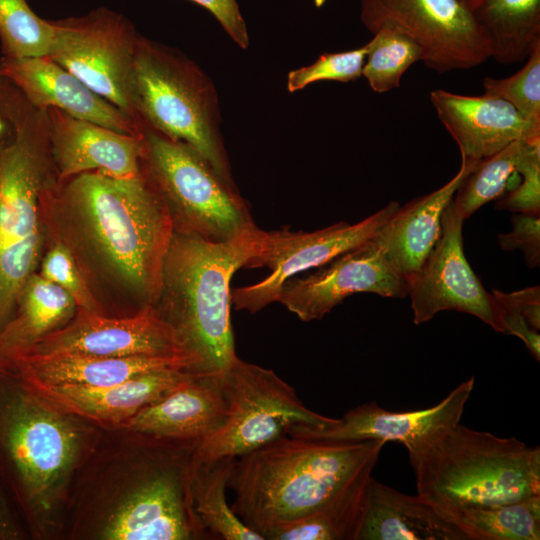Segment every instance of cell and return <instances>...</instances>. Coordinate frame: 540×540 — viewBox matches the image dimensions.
<instances>
[{"label": "cell", "mask_w": 540, "mask_h": 540, "mask_svg": "<svg viewBox=\"0 0 540 540\" xmlns=\"http://www.w3.org/2000/svg\"><path fill=\"white\" fill-rule=\"evenodd\" d=\"M15 536V530L8 517L4 501L0 496V539H8Z\"/></svg>", "instance_id": "obj_42"}, {"label": "cell", "mask_w": 540, "mask_h": 540, "mask_svg": "<svg viewBox=\"0 0 540 540\" xmlns=\"http://www.w3.org/2000/svg\"><path fill=\"white\" fill-rule=\"evenodd\" d=\"M435 507L466 540L540 539V495L507 504Z\"/></svg>", "instance_id": "obj_28"}, {"label": "cell", "mask_w": 540, "mask_h": 540, "mask_svg": "<svg viewBox=\"0 0 540 540\" xmlns=\"http://www.w3.org/2000/svg\"><path fill=\"white\" fill-rule=\"evenodd\" d=\"M168 369L202 372L197 359L187 353L128 357L13 354L0 358V371L22 380L50 385L104 387Z\"/></svg>", "instance_id": "obj_20"}, {"label": "cell", "mask_w": 540, "mask_h": 540, "mask_svg": "<svg viewBox=\"0 0 540 540\" xmlns=\"http://www.w3.org/2000/svg\"><path fill=\"white\" fill-rule=\"evenodd\" d=\"M130 98L140 128L145 126L188 144L224 181L236 187L220 129L215 87L193 61L139 35Z\"/></svg>", "instance_id": "obj_5"}, {"label": "cell", "mask_w": 540, "mask_h": 540, "mask_svg": "<svg viewBox=\"0 0 540 540\" xmlns=\"http://www.w3.org/2000/svg\"><path fill=\"white\" fill-rule=\"evenodd\" d=\"M384 445L381 440L279 438L234 460L227 482L234 492L231 509L263 537L367 481Z\"/></svg>", "instance_id": "obj_2"}, {"label": "cell", "mask_w": 540, "mask_h": 540, "mask_svg": "<svg viewBox=\"0 0 540 540\" xmlns=\"http://www.w3.org/2000/svg\"><path fill=\"white\" fill-rule=\"evenodd\" d=\"M62 353L104 357L190 354L154 307L121 317L77 308L73 318L64 326L4 357Z\"/></svg>", "instance_id": "obj_16"}, {"label": "cell", "mask_w": 540, "mask_h": 540, "mask_svg": "<svg viewBox=\"0 0 540 540\" xmlns=\"http://www.w3.org/2000/svg\"><path fill=\"white\" fill-rule=\"evenodd\" d=\"M475 377L461 382L436 405L413 411H390L375 401L348 410L324 427L296 425L288 435L328 441L398 442L414 454L460 423Z\"/></svg>", "instance_id": "obj_17"}, {"label": "cell", "mask_w": 540, "mask_h": 540, "mask_svg": "<svg viewBox=\"0 0 540 540\" xmlns=\"http://www.w3.org/2000/svg\"><path fill=\"white\" fill-rule=\"evenodd\" d=\"M430 102L466 159L481 161L516 140L540 138V125L496 97L435 89L430 92Z\"/></svg>", "instance_id": "obj_22"}, {"label": "cell", "mask_w": 540, "mask_h": 540, "mask_svg": "<svg viewBox=\"0 0 540 540\" xmlns=\"http://www.w3.org/2000/svg\"><path fill=\"white\" fill-rule=\"evenodd\" d=\"M374 236V235H373ZM373 236L305 277L286 281L277 302L300 320H320L345 298L361 292L382 297L407 295L405 277L395 268Z\"/></svg>", "instance_id": "obj_15"}, {"label": "cell", "mask_w": 540, "mask_h": 540, "mask_svg": "<svg viewBox=\"0 0 540 540\" xmlns=\"http://www.w3.org/2000/svg\"><path fill=\"white\" fill-rule=\"evenodd\" d=\"M357 540H466L420 495H407L371 476Z\"/></svg>", "instance_id": "obj_25"}, {"label": "cell", "mask_w": 540, "mask_h": 540, "mask_svg": "<svg viewBox=\"0 0 540 540\" xmlns=\"http://www.w3.org/2000/svg\"><path fill=\"white\" fill-rule=\"evenodd\" d=\"M51 23L54 39L47 56L138 125L130 98L140 35L133 25L121 14L106 8Z\"/></svg>", "instance_id": "obj_12"}, {"label": "cell", "mask_w": 540, "mask_h": 540, "mask_svg": "<svg viewBox=\"0 0 540 540\" xmlns=\"http://www.w3.org/2000/svg\"><path fill=\"white\" fill-rule=\"evenodd\" d=\"M258 227L236 239L212 242L173 233L154 306L205 373L224 371L238 356L231 323L233 274L259 247Z\"/></svg>", "instance_id": "obj_3"}, {"label": "cell", "mask_w": 540, "mask_h": 540, "mask_svg": "<svg viewBox=\"0 0 540 540\" xmlns=\"http://www.w3.org/2000/svg\"><path fill=\"white\" fill-rule=\"evenodd\" d=\"M469 8L499 63L521 62L540 43V0H475Z\"/></svg>", "instance_id": "obj_27"}, {"label": "cell", "mask_w": 540, "mask_h": 540, "mask_svg": "<svg viewBox=\"0 0 540 540\" xmlns=\"http://www.w3.org/2000/svg\"><path fill=\"white\" fill-rule=\"evenodd\" d=\"M228 414L222 427L199 442L194 459L238 458L287 436L296 425L324 427L338 418L306 407L272 369L237 357L221 372Z\"/></svg>", "instance_id": "obj_8"}, {"label": "cell", "mask_w": 540, "mask_h": 540, "mask_svg": "<svg viewBox=\"0 0 540 540\" xmlns=\"http://www.w3.org/2000/svg\"><path fill=\"white\" fill-rule=\"evenodd\" d=\"M369 480L321 510L270 528L264 540H357Z\"/></svg>", "instance_id": "obj_30"}, {"label": "cell", "mask_w": 540, "mask_h": 540, "mask_svg": "<svg viewBox=\"0 0 540 540\" xmlns=\"http://www.w3.org/2000/svg\"><path fill=\"white\" fill-rule=\"evenodd\" d=\"M76 311L66 291L33 273L19 294L12 318L0 331V358L64 326Z\"/></svg>", "instance_id": "obj_26"}, {"label": "cell", "mask_w": 540, "mask_h": 540, "mask_svg": "<svg viewBox=\"0 0 540 540\" xmlns=\"http://www.w3.org/2000/svg\"><path fill=\"white\" fill-rule=\"evenodd\" d=\"M366 55V44L354 50L324 53L312 64L290 71L287 88L296 92L317 81H354L362 76Z\"/></svg>", "instance_id": "obj_36"}, {"label": "cell", "mask_w": 540, "mask_h": 540, "mask_svg": "<svg viewBox=\"0 0 540 540\" xmlns=\"http://www.w3.org/2000/svg\"><path fill=\"white\" fill-rule=\"evenodd\" d=\"M142 136L143 168L166 204L174 232L225 242L257 228L237 187L199 152L145 126Z\"/></svg>", "instance_id": "obj_6"}, {"label": "cell", "mask_w": 540, "mask_h": 540, "mask_svg": "<svg viewBox=\"0 0 540 540\" xmlns=\"http://www.w3.org/2000/svg\"><path fill=\"white\" fill-rule=\"evenodd\" d=\"M207 9L229 37L242 49L249 45L246 22L236 0H191Z\"/></svg>", "instance_id": "obj_39"}, {"label": "cell", "mask_w": 540, "mask_h": 540, "mask_svg": "<svg viewBox=\"0 0 540 540\" xmlns=\"http://www.w3.org/2000/svg\"><path fill=\"white\" fill-rule=\"evenodd\" d=\"M46 244L48 248L40 260L38 274L66 291L77 308L106 315L68 249L59 242Z\"/></svg>", "instance_id": "obj_35"}, {"label": "cell", "mask_w": 540, "mask_h": 540, "mask_svg": "<svg viewBox=\"0 0 540 540\" xmlns=\"http://www.w3.org/2000/svg\"><path fill=\"white\" fill-rule=\"evenodd\" d=\"M0 387V437L28 501L51 506L74 465L79 434L65 413L29 390L14 376Z\"/></svg>", "instance_id": "obj_9"}, {"label": "cell", "mask_w": 540, "mask_h": 540, "mask_svg": "<svg viewBox=\"0 0 540 540\" xmlns=\"http://www.w3.org/2000/svg\"><path fill=\"white\" fill-rule=\"evenodd\" d=\"M461 1H462L463 3H465V4L469 7V5H470L473 1H475V0H461Z\"/></svg>", "instance_id": "obj_44"}, {"label": "cell", "mask_w": 540, "mask_h": 540, "mask_svg": "<svg viewBox=\"0 0 540 540\" xmlns=\"http://www.w3.org/2000/svg\"><path fill=\"white\" fill-rule=\"evenodd\" d=\"M0 75L11 81L35 107L57 108L117 132L141 135V128L121 109L96 94L48 56L0 59Z\"/></svg>", "instance_id": "obj_19"}, {"label": "cell", "mask_w": 540, "mask_h": 540, "mask_svg": "<svg viewBox=\"0 0 540 540\" xmlns=\"http://www.w3.org/2000/svg\"><path fill=\"white\" fill-rule=\"evenodd\" d=\"M199 441L166 438L126 499L107 519L108 540L209 539L191 496V472Z\"/></svg>", "instance_id": "obj_10"}, {"label": "cell", "mask_w": 540, "mask_h": 540, "mask_svg": "<svg viewBox=\"0 0 540 540\" xmlns=\"http://www.w3.org/2000/svg\"><path fill=\"white\" fill-rule=\"evenodd\" d=\"M493 297L506 306L519 312L537 331L540 329V287H527L511 293L492 291Z\"/></svg>", "instance_id": "obj_41"}, {"label": "cell", "mask_w": 540, "mask_h": 540, "mask_svg": "<svg viewBox=\"0 0 540 540\" xmlns=\"http://www.w3.org/2000/svg\"><path fill=\"white\" fill-rule=\"evenodd\" d=\"M484 95L502 99L526 120L540 125V43L536 44L524 66L513 75L483 80Z\"/></svg>", "instance_id": "obj_34"}, {"label": "cell", "mask_w": 540, "mask_h": 540, "mask_svg": "<svg viewBox=\"0 0 540 540\" xmlns=\"http://www.w3.org/2000/svg\"><path fill=\"white\" fill-rule=\"evenodd\" d=\"M396 201L355 224L345 221L313 232L288 229L261 230L259 247L246 267H268L269 276L258 283L231 288L236 310L255 314L277 302L283 284L298 274L318 268L341 253L370 239L399 208Z\"/></svg>", "instance_id": "obj_13"}, {"label": "cell", "mask_w": 540, "mask_h": 540, "mask_svg": "<svg viewBox=\"0 0 540 540\" xmlns=\"http://www.w3.org/2000/svg\"><path fill=\"white\" fill-rule=\"evenodd\" d=\"M512 230L500 234L498 242L504 250L520 249L530 268L540 265V213H517L511 218Z\"/></svg>", "instance_id": "obj_38"}, {"label": "cell", "mask_w": 540, "mask_h": 540, "mask_svg": "<svg viewBox=\"0 0 540 540\" xmlns=\"http://www.w3.org/2000/svg\"><path fill=\"white\" fill-rule=\"evenodd\" d=\"M528 141L532 140L512 142L481 160L466 176L452 198V205L460 218L466 220L484 204L503 195L509 178L516 173Z\"/></svg>", "instance_id": "obj_31"}, {"label": "cell", "mask_w": 540, "mask_h": 540, "mask_svg": "<svg viewBox=\"0 0 540 540\" xmlns=\"http://www.w3.org/2000/svg\"><path fill=\"white\" fill-rule=\"evenodd\" d=\"M0 39L4 57L47 56L54 28L50 20L38 17L25 0H0Z\"/></svg>", "instance_id": "obj_33"}, {"label": "cell", "mask_w": 540, "mask_h": 540, "mask_svg": "<svg viewBox=\"0 0 540 540\" xmlns=\"http://www.w3.org/2000/svg\"><path fill=\"white\" fill-rule=\"evenodd\" d=\"M463 223L451 200L442 214L438 241L419 271L406 280L413 322L419 325L438 312L454 310L473 315L501 333L494 297L485 290L465 257Z\"/></svg>", "instance_id": "obj_14"}, {"label": "cell", "mask_w": 540, "mask_h": 540, "mask_svg": "<svg viewBox=\"0 0 540 540\" xmlns=\"http://www.w3.org/2000/svg\"><path fill=\"white\" fill-rule=\"evenodd\" d=\"M236 458L211 461L194 459L191 472V496L194 510L206 531L214 539L264 540L233 512L226 490Z\"/></svg>", "instance_id": "obj_29"}, {"label": "cell", "mask_w": 540, "mask_h": 540, "mask_svg": "<svg viewBox=\"0 0 540 540\" xmlns=\"http://www.w3.org/2000/svg\"><path fill=\"white\" fill-rule=\"evenodd\" d=\"M327 0H314L317 7L322 6Z\"/></svg>", "instance_id": "obj_43"}, {"label": "cell", "mask_w": 540, "mask_h": 540, "mask_svg": "<svg viewBox=\"0 0 540 540\" xmlns=\"http://www.w3.org/2000/svg\"><path fill=\"white\" fill-rule=\"evenodd\" d=\"M417 494L435 506L497 505L540 495V448L454 425L409 455Z\"/></svg>", "instance_id": "obj_4"}, {"label": "cell", "mask_w": 540, "mask_h": 540, "mask_svg": "<svg viewBox=\"0 0 540 540\" xmlns=\"http://www.w3.org/2000/svg\"><path fill=\"white\" fill-rule=\"evenodd\" d=\"M39 218L46 242L68 249L104 312L108 302L133 314L156 305L174 230L144 168L131 178H55L41 193Z\"/></svg>", "instance_id": "obj_1"}, {"label": "cell", "mask_w": 540, "mask_h": 540, "mask_svg": "<svg viewBox=\"0 0 540 540\" xmlns=\"http://www.w3.org/2000/svg\"><path fill=\"white\" fill-rule=\"evenodd\" d=\"M360 18L372 34L394 29L421 48V62L444 74L491 58L490 41L461 0H361Z\"/></svg>", "instance_id": "obj_11"}, {"label": "cell", "mask_w": 540, "mask_h": 540, "mask_svg": "<svg viewBox=\"0 0 540 540\" xmlns=\"http://www.w3.org/2000/svg\"><path fill=\"white\" fill-rule=\"evenodd\" d=\"M228 403L221 372L207 373L137 412L125 427L161 438L202 441L225 423Z\"/></svg>", "instance_id": "obj_23"}, {"label": "cell", "mask_w": 540, "mask_h": 540, "mask_svg": "<svg viewBox=\"0 0 540 540\" xmlns=\"http://www.w3.org/2000/svg\"><path fill=\"white\" fill-rule=\"evenodd\" d=\"M366 46L362 76L377 93L398 88L403 74L422 59V51L417 43L394 29L377 31Z\"/></svg>", "instance_id": "obj_32"}, {"label": "cell", "mask_w": 540, "mask_h": 540, "mask_svg": "<svg viewBox=\"0 0 540 540\" xmlns=\"http://www.w3.org/2000/svg\"><path fill=\"white\" fill-rule=\"evenodd\" d=\"M45 111L58 180L94 171L117 178L136 177L143 172L142 134L117 132L57 108Z\"/></svg>", "instance_id": "obj_18"}, {"label": "cell", "mask_w": 540, "mask_h": 540, "mask_svg": "<svg viewBox=\"0 0 540 540\" xmlns=\"http://www.w3.org/2000/svg\"><path fill=\"white\" fill-rule=\"evenodd\" d=\"M479 162L461 157L460 169L451 180L434 192L399 206L374 234L373 238L406 280L419 271L435 246L441 235L444 210Z\"/></svg>", "instance_id": "obj_24"}, {"label": "cell", "mask_w": 540, "mask_h": 540, "mask_svg": "<svg viewBox=\"0 0 540 540\" xmlns=\"http://www.w3.org/2000/svg\"><path fill=\"white\" fill-rule=\"evenodd\" d=\"M503 334L513 335L522 340L531 355L540 360V335L525 318L513 308L501 304L494 298Z\"/></svg>", "instance_id": "obj_40"}, {"label": "cell", "mask_w": 540, "mask_h": 540, "mask_svg": "<svg viewBox=\"0 0 540 540\" xmlns=\"http://www.w3.org/2000/svg\"><path fill=\"white\" fill-rule=\"evenodd\" d=\"M516 172L521 183L498 198L497 209L515 213H540V139L528 141Z\"/></svg>", "instance_id": "obj_37"}, {"label": "cell", "mask_w": 540, "mask_h": 540, "mask_svg": "<svg viewBox=\"0 0 540 540\" xmlns=\"http://www.w3.org/2000/svg\"><path fill=\"white\" fill-rule=\"evenodd\" d=\"M204 374L207 373L191 369H168L104 387L50 385L14 377L65 414L78 415L101 424L125 425L145 406Z\"/></svg>", "instance_id": "obj_21"}, {"label": "cell", "mask_w": 540, "mask_h": 540, "mask_svg": "<svg viewBox=\"0 0 540 540\" xmlns=\"http://www.w3.org/2000/svg\"><path fill=\"white\" fill-rule=\"evenodd\" d=\"M55 178L46 111L0 75V253L42 230L39 200Z\"/></svg>", "instance_id": "obj_7"}]
</instances>
